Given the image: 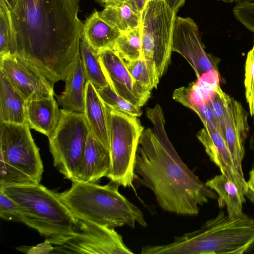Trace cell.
<instances>
[{
  "mask_svg": "<svg viewBox=\"0 0 254 254\" xmlns=\"http://www.w3.org/2000/svg\"><path fill=\"white\" fill-rule=\"evenodd\" d=\"M79 9V0H17L9 11L10 54L29 63L53 86L64 80L80 57Z\"/></svg>",
  "mask_w": 254,
  "mask_h": 254,
  "instance_id": "obj_1",
  "label": "cell"
},
{
  "mask_svg": "<svg viewBox=\"0 0 254 254\" xmlns=\"http://www.w3.org/2000/svg\"><path fill=\"white\" fill-rule=\"evenodd\" d=\"M153 128L144 129L136 150L134 179L150 189L164 210L179 215L195 216L199 206L217 193L207 187L182 161L169 139L161 106L147 108Z\"/></svg>",
  "mask_w": 254,
  "mask_h": 254,
  "instance_id": "obj_2",
  "label": "cell"
},
{
  "mask_svg": "<svg viewBox=\"0 0 254 254\" xmlns=\"http://www.w3.org/2000/svg\"><path fill=\"white\" fill-rule=\"evenodd\" d=\"M254 245V219H230L223 210L197 230L175 237L168 245L146 246L141 254L244 253Z\"/></svg>",
  "mask_w": 254,
  "mask_h": 254,
  "instance_id": "obj_3",
  "label": "cell"
},
{
  "mask_svg": "<svg viewBox=\"0 0 254 254\" xmlns=\"http://www.w3.org/2000/svg\"><path fill=\"white\" fill-rule=\"evenodd\" d=\"M120 185L110 181L105 185L72 182L71 187L58 195L74 216L112 228L135 222L147 226L140 209L119 191Z\"/></svg>",
  "mask_w": 254,
  "mask_h": 254,
  "instance_id": "obj_4",
  "label": "cell"
},
{
  "mask_svg": "<svg viewBox=\"0 0 254 254\" xmlns=\"http://www.w3.org/2000/svg\"><path fill=\"white\" fill-rule=\"evenodd\" d=\"M19 205L22 223L37 231L49 244L61 245L75 233L77 219L58 193L33 184L0 187Z\"/></svg>",
  "mask_w": 254,
  "mask_h": 254,
  "instance_id": "obj_5",
  "label": "cell"
},
{
  "mask_svg": "<svg viewBox=\"0 0 254 254\" xmlns=\"http://www.w3.org/2000/svg\"><path fill=\"white\" fill-rule=\"evenodd\" d=\"M176 17V12L164 0H148L141 12V59L147 64L155 88L170 63Z\"/></svg>",
  "mask_w": 254,
  "mask_h": 254,
  "instance_id": "obj_6",
  "label": "cell"
},
{
  "mask_svg": "<svg viewBox=\"0 0 254 254\" xmlns=\"http://www.w3.org/2000/svg\"><path fill=\"white\" fill-rule=\"evenodd\" d=\"M111 167L107 178L124 187L132 186L138 142L144 127L137 117L106 105Z\"/></svg>",
  "mask_w": 254,
  "mask_h": 254,
  "instance_id": "obj_7",
  "label": "cell"
},
{
  "mask_svg": "<svg viewBox=\"0 0 254 254\" xmlns=\"http://www.w3.org/2000/svg\"><path fill=\"white\" fill-rule=\"evenodd\" d=\"M90 133L83 113L61 109L59 125L49 138L54 165L67 179L75 181Z\"/></svg>",
  "mask_w": 254,
  "mask_h": 254,
  "instance_id": "obj_8",
  "label": "cell"
},
{
  "mask_svg": "<svg viewBox=\"0 0 254 254\" xmlns=\"http://www.w3.org/2000/svg\"><path fill=\"white\" fill-rule=\"evenodd\" d=\"M0 160L40 184L43 164L27 123L0 122Z\"/></svg>",
  "mask_w": 254,
  "mask_h": 254,
  "instance_id": "obj_9",
  "label": "cell"
},
{
  "mask_svg": "<svg viewBox=\"0 0 254 254\" xmlns=\"http://www.w3.org/2000/svg\"><path fill=\"white\" fill-rule=\"evenodd\" d=\"M55 253L132 254L115 228L79 220L74 234L53 248Z\"/></svg>",
  "mask_w": 254,
  "mask_h": 254,
  "instance_id": "obj_10",
  "label": "cell"
},
{
  "mask_svg": "<svg viewBox=\"0 0 254 254\" xmlns=\"http://www.w3.org/2000/svg\"><path fill=\"white\" fill-rule=\"evenodd\" d=\"M172 51L179 53L187 61L197 79L209 71H218L219 59L205 51L198 26L190 17H176Z\"/></svg>",
  "mask_w": 254,
  "mask_h": 254,
  "instance_id": "obj_11",
  "label": "cell"
},
{
  "mask_svg": "<svg viewBox=\"0 0 254 254\" xmlns=\"http://www.w3.org/2000/svg\"><path fill=\"white\" fill-rule=\"evenodd\" d=\"M0 71L26 101L54 95V86L33 66L14 54L0 58Z\"/></svg>",
  "mask_w": 254,
  "mask_h": 254,
  "instance_id": "obj_12",
  "label": "cell"
},
{
  "mask_svg": "<svg viewBox=\"0 0 254 254\" xmlns=\"http://www.w3.org/2000/svg\"><path fill=\"white\" fill-rule=\"evenodd\" d=\"M100 62L104 74L113 90L119 95L136 106H143L150 96L136 84L125 61L113 49L99 52Z\"/></svg>",
  "mask_w": 254,
  "mask_h": 254,
  "instance_id": "obj_13",
  "label": "cell"
},
{
  "mask_svg": "<svg viewBox=\"0 0 254 254\" xmlns=\"http://www.w3.org/2000/svg\"><path fill=\"white\" fill-rule=\"evenodd\" d=\"M196 136L210 160L219 168L221 174L235 184L244 195L254 203V191L249 189L245 178L241 176L235 169L222 132L204 127L197 132Z\"/></svg>",
  "mask_w": 254,
  "mask_h": 254,
  "instance_id": "obj_14",
  "label": "cell"
},
{
  "mask_svg": "<svg viewBox=\"0 0 254 254\" xmlns=\"http://www.w3.org/2000/svg\"><path fill=\"white\" fill-rule=\"evenodd\" d=\"M249 130L247 112L239 101L229 96L225 107L223 134L234 167L243 177L244 176L242 163L245 155L244 142Z\"/></svg>",
  "mask_w": 254,
  "mask_h": 254,
  "instance_id": "obj_15",
  "label": "cell"
},
{
  "mask_svg": "<svg viewBox=\"0 0 254 254\" xmlns=\"http://www.w3.org/2000/svg\"><path fill=\"white\" fill-rule=\"evenodd\" d=\"M110 167L109 149L90 132L75 181L96 183L102 177H107Z\"/></svg>",
  "mask_w": 254,
  "mask_h": 254,
  "instance_id": "obj_16",
  "label": "cell"
},
{
  "mask_svg": "<svg viewBox=\"0 0 254 254\" xmlns=\"http://www.w3.org/2000/svg\"><path fill=\"white\" fill-rule=\"evenodd\" d=\"M26 122L29 127L46 135L55 132L61 118V109L54 95L26 102Z\"/></svg>",
  "mask_w": 254,
  "mask_h": 254,
  "instance_id": "obj_17",
  "label": "cell"
},
{
  "mask_svg": "<svg viewBox=\"0 0 254 254\" xmlns=\"http://www.w3.org/2000/svg\"><path fill=\"white\" fill-rule=\"evenodd\" d=\"M83 114L90 132L110 150L105 104L89 81L85 84Z\"/></svg>",
  "mask_w": 254,
  "mask_h": 254,
  "instance_id": "obj_18",
  "label": "cell"
},
{
  "mask_svg": "<svg viewBox=\"0 0 254 254\" xmlns=\"http://www.w3.org/2000/svg\"><path fill=\"white\" fill-rule=\"evenodd\" d=\"M205 185L219 195L218 206H227L228 216L230 219H243L248 217L243 211V204L246 202L241 190L223 174L216 175L205 183Z\"/></svg>",
  "mask_w": 254,
  "mask_h": 254,
  "instance_id": "obj_19",
  "label": "cell"
},
{
  "mask_svg": "<svg viewBox=\"0 0 254 254\" xmlns=\"http://www.w3.org/2000/svg\"><path fill=\"white\" fill-rule=\"evenodd\" d=\"M64 81V91L56 95L59 105L65 111L83 113L86 81L81 57L74 69Z\"/></svg>",
  "mask_w": 254,
  "mask_h": 254,
  "instance_id": "obj_20",
  "label": "cell"
},
{
  "mask_svg": "<svg viewBox=\"0 0 254 254\" xmlns=\"http://www.w3.org/2000/svg\"><path fill=\"white\" fill-rule=\"evenodd\" d=\"M26 101L0 72V122L24 124Z\"/></svg>",
  "mask_w": 254,
  "mask_h": 254,
  "instance_id": "obj_21",
  "label": "cell"
},
{
  "mask_svg": "<svg viewBox=\"0 0 254 254\" xmlns=\"http://www.w3.org/2000/svg\"><path fill=\"white\" fill-rule=\"evenodd\" d=\"M122 32L111 26L95 11L83 24L82 35L89 45L98 52L112 49Z\"/></svg>",
  "mask_w": 254,
  "mask_h": 254,
  "instance_id": "obj_22",
  "label": "cell"
},
{
  "mask_svg": "<svg viewBox=\"0 0 254 254\" xmlns=\"http://www.w3.org/2000/svg\"><path fill=\"white\" fill-rule=\"evenodd\" d=\"M101 17L120 32H124L139 27L141 13L124 2L111 1L99 12Z\"/></svg>",
  "mask_w": 254,
  "mask_h": 254,
  "instance_id": "obj_23",
  "label": "cell"
},
{
  "mask_svg": "<svg viewBox=\"0 0 254 254\" xmlns=\"http://www.w3.org/2000/svg\"><path fill=\"white\" fill-rule=\"evenodd\" d=\"M80 53L86 81H90L96 89L108 85L100 62L99 52L89 45L82 35L80 40Z\"/></svg>",
  "mask_w": 254,
  "mask_h": 254,
  "instance_id": "obj_24",
  "label": "cell"
},
{
  "mask_svg": "<svg viewBox=\"0 0 254 254\" xmlns=\"http://www.w3.org/2000/svg\"><path fill=\"white\" fill-rule=\"evenodd\" d=\"M141 32L140 25L133 29L122 32L113 48L124 61L141 59Z\"/></svg>",
  "mask_w": 254,
  "mask_h": 254,
  "instance_id": "obj_25",
  "label": "cell"
},
{
  "mask_svg": "<svg viewBox=\"0 0 254 254\" xmlns=\"http://www.w3.org/2000/svg\"><path fill=\"white\" fill-rule=\"evenodd\" d=\"M96 90L100 97L107 106L137 117L142 114L140 107L135 106L119 95L109 84Z\"/></svg>",
  "mask_w": 254,
  "mask_h": 254,
  "instance_id": "obj_26",
  "label": "cell"
},
{
  "mask_svg": "<svg viewBox=\"0 0 254 254\" xmlns=\"http://www.w3.org/2000/svg\"><path fill=\"white\" fill-rule=\"evenodd\" d=\"M13 31L10 11L3 0H0V58L10 54Z\"/></svg>",
  "mask_w": 254,
  "mask_h": 254,
  "instance_id": "obj_27",
  "label": "cell"
},
{
  "mask_svg": "<svg viewBox=\"0 0 254 254\" xmlns=\"http://www.w3.org/2000/svg\"><path fill=\"white\" fill-rule=\"evenodd\" d=\"M124 61L128 71L140 88L145 92H151L155 88L150 72L144 60Z\"/></svg>",
  "mask_w": 254,
  "mask_h": 254,
  "instance_id": "obj_28",
  "label": "cell"
},
{
  "mask_svg": "<svg viewBox=\"0 0 254 254\" xmlns=\"http://www.w3.org/2000/svg\"><path fill=\"white\" fill-rule=\"evenodd\" d=\"M37 184L30 177L0 160V187Z\"/></svg>",
  "mask_w": 254,
  "mask_h": 254,
  "instance_id": "obj_29",
  "label": "cell"
},
{
  "mask_svg": "<svg viewBox=\"0 0 254 254\" xmlns=\"http://www.w3.org/2000/svg\"><path fill=\"white\" fill-rule=\"evenodd\" d=\"M245 96L250 113L254 116V42L248 54L245 66Z\"/></svg>",
  "mask_w": 254,
  "mask_h": 254,
  "instance_id": "obj_30",
  "label": "cell"
},
{
  "mask_svg": "<svg viewBox=\"0 0 254 254\" xmlns=\"http://www.w3.org/2000/svg\"><path fill=\"white\" fill-rule=\"evenodd\" d=\"M229 97V95L222 90L219 83H218L207 102L218 121L222 133L224 126L225 107Z\"/></svg>",
  "mask_w": 254,
  "mask_h": 254,
  "instance_id": "obj_31",
  "label": "cell"
},
{
  "mask_svg": "<svg viewBox=\"0 0 254 254\" xmlns=\"http://www.w3.org/2000/svg\"><path fill=\"white\" fill-rule=\"evenodd\" d=\"M0 217L6 220L22 222L19 205L2 190H0Z\"/></svg>",
  "mask_w": 254,
  "mask_h": 254,
  "instance_id": "obj_32",
  "label": "cell"
},
{
  "mask_svg": "<svg viewBox=\"0 0 254 254\" xmlns=\"http://www.w3.org/2000/svg\"><path fill=\"white\" fill-rule=\"evenodd\" d=\"M148 1V0H111L109 2L111 1L126 2L134 9L141 13Z\"/></svg>",
  "mask_w": 254,
  "mask_h": 254,
  "instance_id": "obj_33",
  "label": "cell"
},
{
  "mask_svg": "<svg viewBox=\"0 0 254 254\" xmlns=\"http://www.w3.org/2000/svg\"><path fill=\"white\" fill-rule=\"evenodd\" d=\"M167 4L175 12L182 7L186 0H164Z\"/></svg>",
  "mask_w": 254,
  "mask_h": 254,
  "instance_id": "obj_34",
  "label": "cell"
},
{
  "mask_svg": "<svg viewBox=\"0 0 254 254\" xmlns=\"http://www.w3.org/2000/svg\"><path fill=\"white\" fill-rule=\"evenodd\" d=\"M244 25L247 29L254 33V10L246 18Z\"/></svg>",
  "mask_w": 254,
  "mask_h": 254,
  "instance_id": "obj_35",
  "label": "cell"
},
{
  "mask_svg": "<svg viewBox=\"0 0 254 254\" xmlns=\"http://www.w3.org/2000/svg\"><path fill=\"white\" fill-rule=\"evenodd\" d=\"M248 187L254 191V167L249 173V178L247 182Z\"/></svg>",
  "mask_w": 254,
  "mask_h": 254,
  "instance_id": "obj_36",
  "label": "cell"
},
{
  "mask_svg": "<svg viewBox=\"0 0 254 254\" xmlns=\"http://www.w3.org/2000/svg\"><path fill=\"white\" fill-rule=\"evenodd\" d=\"M9 11L12 10L15 7L17 0H3Z\"/></svg>",
  "mask_w": 254,
  "mask_h": 254,
  "instance_id": "obj_37",
  "label": "cell"
},
{
  "mask_svg": "<svg viewBox=\"0 0 254 254\" xmlns=\"http://www.w3.org/2000/svg\"><path fill=\"white\" fill-rule=\"evenodd\" d=\"M227 3H240L243 2H251L254 1V0H220Z\"/></svg>",
  "mask_w": 254,
  "mask_h": 254,
  "instance_id": "obj_38",
  "label": "cell"
},
{
  "mask_svg": "<svg viewBox=\"0 0 254 254\" xmlns=\"http://www.w3.org/2000/svg\"><path fill=\"white\" fill-rule=\"evenodd\" d=\"M101 2L105 3V4L108 3L111 0H99Z\"/></svg>",
  "mask_w": 254,
  "mask_h": 254,
  "instance_id": "obj_39",
  "label": "cell"
},
{
  "mask_svg": "<svg viewBox=\"0 0 254 254\" xmlns=\"http://www.w3.org/2000/svg\"></svg>",
  "mask_w": 254,
  "mask_h": 254,
  "instance_id": "obj_40",
  "label": "cell"
}]
</instances>
